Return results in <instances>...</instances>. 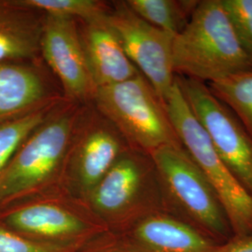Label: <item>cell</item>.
I'll return each mask as SVG.
<instances>
[{
    "label": "cell",
    "mask_w": 252,
    "mask_h": 252,
    "mask_svg": "<svg viewBox=\"0 0 252 252\" xmlns=\"http://www.w3.org/2000/svg\"><path fill=\"white\" fill-rule=\"evenodd\" d=\"M173 66L176 76L206 84L252 69L221 0H200L174 38Z\"/></svg>",
    "instance_id": "1"
},
{
    "label": "cell",
    "mask_w": 252,
    "mask_h": 252,
    "mask_svg": "<svg viewBox=\"0 0 252 252\" xmlns=\"http://www.w3.org/2000/svg\"><path fill=\"white\" fill-rule=\"evenodd\" d=\"M162 191L164 211L218 243L234 238L215 190L184 147L166 146L151 154Z\"/></svg>",
    "instance_id": "2"
},
{
    "label": "cell",
    "mask_w": 252,
    "mask_h": 252,
    "mask_svg": "<svg viewBox=\"0 0 252 252\" xmlns=\"http://www.w3.org/2000/svg\"><path fill=\"white\" fill-rule=\"evenodd\" d=\"M85 106L63 100L27 138L0 177V210L56 177L65 164Z\"/></svg>",
    "instance_id": "3"
},
{
    "label": "cell",
    "mask_w": 252,
    "mask_h": 252,
    "mask_svg": "<svg viewBox=\"0 0 252 252\" xmlns=\"http://www.w3.org/2000/svg\"><path fill=\"white\" fill-rule=\"evenodd\" d=\"M92 104L131 149L151 155L162 147H183L164 103L142 74L97 88Z\"/></svg>",
    "instance_id": "4"
},
{
    "label": "cell",
    "mask_w": 252,
    "mask_h": 252,
    "mask_svg": "<svg viewBox=\"0 0 252 252\" xmlns=\"http://www.w3.org/2000/svg\"><path fill=\"white\" fill-rule=\"evenodd\" d=\"M164 106L181 144L206 176L220 199L234 238L252 234V195L218 156L175 81Z\"/></svg>",
    "instance_id": "5"
},
{
    "label": "cell",
    "mask_w": 252,
    "mask_h": 252,
    "mask_svg": "<svg viewBox=\"0 0 252 252\" xmlns=\"http://www.w3.org/2000/svg\"><path fill=\"white\" fill-rule=\"evenodd\" d=\"M176 81L218 156L252 195V135L207 84L178 76Z\"/></svg>",
    "instance_id": "6"
},
{
    "label": "cell",
    "mask_w": 252,
    "mask_h": 252,
    "mask_svg": "<svg viewBox=\"0 0 252 252\" xmlns=\"http://www.w3.org/2000/svg\"><path fill=\"white\" fill-rule=\"evenodd\" d=\"M87 198L105 215L136 217L164 210L157 172L151 155L129 149L100 180Z\"/></svg>",
    "instance_id": "7"
},
{
    "label": "cell",
    "mask_w": 252,
    "mask_h": 252,
    "mask_svg": "<svg viewBox=\"0 0 252 252\" xmlns=\"http://www.w3.org/2000/svg\"><path fill=\"white\" fill-rule=\"evenodd\" d=\"M108 20L130 61L164 103L176 81L173 66L175 36L140 18L126 1L110 5Z\"/></svg>",
    "instance_id": "8"
},
{
    "label": "cell",
    "mask_w": 252,
    "mask_h": 252,
    "mask_svg": "<svg viewBox=\"0 0 252 252\" xmlns=\"http://www.w3.org/2000/svg\"><path fill=\"white\" fill-rule=\"evenodd\" d=\"M123 135L93 106L86 104L65 164L77 189L86 197L118 159L129 150Z\"/></svg>",
    "instance_id": "9"
},
{
    "label": "cell",
    "mask_w": 252,
    "mask_h": 252,
    "mask_svg": "<svg viewBox=\"0 0 252 252\" xmlns=\"http://www.w3.org/2000/svg\"><path fill=\"white\" fill-rule=\"evenodd\" d=\"M40 57L60 83L64 99L82 104L92 103L96 87L76 19L45 14Z\"/></svg>",
    "instance_id": "10"
},
{
    "label": "cell",
    "mask_w": 252,
    "mask_h": 252,
    "mask_svg": "<svg viewBox=\"0 0 252 252\" xmlns=\"http://www.w3.org/2000/svg\"><path fill=\"white\" fill-rule=\"evenodd\" d=\"M40 61L0 63V121L17 117L60 102Z\"/></svg>",
    "instance_id": "11"
},
{
    "label": "cell",
    "mask_w": 252,
    "mask_h": 252,
    "mask_svg": "<svg viewBox=\"0 0 252 252\" xmlns=\"http://www.w3.org/2000/svg\"><path fill=\"white\" fill-rule=\"evenodd\" d=\"M128 242L146 252H223L218 243L192 226L164 210L135 220Z\"/></svg>",
    "instance_id": "12"
},
{
    "label": "cell",
    "mask_w": 252,
    "mask_h": 252,
    "mask_svg": "<svg viewBox=\"0 0 252 252\" xmlns=\"http://www.w3.org/2000/svg\"><path fill=\"white\" fill-rule=\"evenodd\" d=\"M84 54L97 88L121 83L141 73L126 55L108 15L92 21H78Z\"/></svg>",
    "instance_id": "13"
},
{
    "label": "cell",
    "mask_w": 252,
    "mask_h": 252,
    "mask_svg": "<svg viewBox=\"0 0 252 252\" xmlns=\"http://www.w3.org/2000/svg\"><path fill=\"white\" fill-rule=\"evenodd\" d=\"M44 20L20 0H0V63L40 61Z\"/></svg>",
    "instance_id": "14"
},
{
    "label": "cell",
    "mask_w": 252,
    "mask_h": 252,
    "mask_svg": "<svg viewBox=\"0 0 252 252\" xmlns=\"http://www.w3.org/2000/svg\"><path fill=\"white\" fill-rule=\"evenodd\" d=\"M3 225L15 233L44 237H65L81 234L85 223L72 211L51 202H36L9 209Z\"/></svg>",
    "instance_id": "15"
},
{
    "label": "cell",
    "mask_w": 252,
    "mask_h": 252,
    "mask_svg": "<svg viewBox=\"0 0 252 252\" xmlns=\"http://www.w3.org/2000/svg\"><path fill=\"white\" fill-rule=\"evenodd\" d=\"M199 0H127L135 14L153 27L176 36L186 27Z\"/></svg>",
    "instance_id": "16"
},
{
    "label": "cell",
    "mask_w": 252,
    "mask_h": 252,
    "mask_svg": "<svg viewBox=\"0 0 252 252\" xmlns=\"http://www.w3.org/2000/svg\"><path fill=\"white\" fill-rule=\"evenodd\" d=\"M63 100L21 116L0 121V177L27 138Z\"/></svg>",
    "instance_id": "17"
},
{
    "label": "cell",
    "mask_w": 252,
    "mask_h": 252,
    "mask_svg": "<svg viewBox=\"0 0 252 252\" xmlns=\"http://www.w3.org/2000/svg\"><path fill=\"white\" fill-rule=\"evenodd\" d=\"M207 86L234 112L252 136V69L228 76Z\"/></svg>",
    "instance_id": "18"
},
{
    "label": "cell",
    "mask_w": 252,
    "mask_h": 252,
    "mask_svg": "<svg viewBox=\"0 0 252 252\" xmlns=\"http://www.w3.org/2000/svg\"><path fill=\"white\" fill-rule=\"evenodd\" d=\"M20 2L44 14L66 16L83 22L105 17L110 9V4L98 0H20Z\"/></svg>",
    "instance_id": "19"
},
{
    "label": "cell",
    "mask_w": 252,
    "mask_h": 252,
    "mask_svg": "<svg viewBox=\"0 0 252 252\" xmlns=\"http://www.w3.org/2000/svg\"><path fill=\"white\" fill-rule=\"evenodd\" d=\"M236 36L252 63V0H221Z\"/></svg>",
    "instance_id": "20"
},
{
    "label": "cell",
    "mask_w": 252,
    "mask_h": 252,
    "mask_svg": "<svg viewBox=\"0 0 252 252\" xmlns=\"http://www.w3.org/2000/svg\"><path fill=\"white\" fill-rule=\"evenodd\" d=\"M63 249L29 240L21 234L0 225V252H62Z\"/></svg>",
    "instance_id": "21"
},
{
    "label": "cell",
    "mask_w": 252,
    "mask_h": 252,
    "mask_svg": "<svg viewBox=\"0 0 252 252\" xmlns=\"http://www.w3.org/2000/svg\"><path fill=\"white\" fill-rule=\"evenodd\" d=\"M223 252H252V234L242 238H234L227 244Z\"/></svg>",
    "instance_id": "22"
},
{
    "label": "cell",
    "mask_w": 252,
    "mask_h": 252,
    "mask_svg": "<svg viewBox=\"0 0 252 252\" xmlns=\"http://www.w3.org/2000/svg\"><path fill=\"white\" fill-rule=\"evenodd\" d=\"M146 252L141 251L140 249H138L137 247H135V245H133L130 242H126V243L122 244L120 246H118V248H111V249H107V250H103L100 252Z\"/></svg>",
    "instance_id": "23"
}]
</instances>
